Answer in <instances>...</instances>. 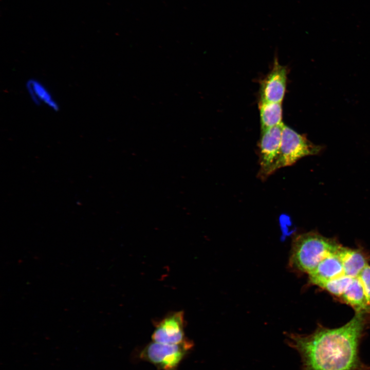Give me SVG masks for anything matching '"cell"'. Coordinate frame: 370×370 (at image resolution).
Returning <instances> with one entry per match:
<instances>
[{
  "label": "cell",
  "instance_id": "obj_1",
  "mask_svg": "<svg viewBox=\"0 0 370 370\" xmlns=\"http://www.w3.org/2000/svg\"><path fill=\"white\" fill-rule=\"evenodd\" d=\"M365 314L356 313L337 328L318 325L309 334L287 333L286 342L300 356L301 370H370L360 356L366 324Z\"/></svg>",
  "mask_w": 370,
  "mask_h": 370
},
{
  "label": "cell",
  "instance_id": "obj_2",
  "mask_svg": "<svg viewBox=\"0 0 370 370\" xmlns=\"http://www.w3.org/2000/svg\"><path fill=\"white\" fill-rule=\"evenodd\" d=\"M341 246L335 239L317 232L298 234L292 240L288 267L292 271L309 274L324 257L337 252Z\"/></svg>",
  "mask_w": 370,
  "mask_h": 370
},
{
  "label": "cell",
  "instance_id": "obj_3",
  "mask_svg": "<svg viewBox=\"0 0 370 370\" xmlns=\"http://www.w3.org/2000/svg\"><path fill=\"white\" fill-rule=\"evenodd\" d=\"M193 347V341L187 338L178 344H164L153 341L141 350L140 357L158 369L176 370L180 362Z\"/></svg>",
  "mask_w": 370,
  "mask_h": 370
},
{
  "label": "cell",
  "instance_id": "obj_4",
  "mask_svg": "<svg viewBox=\"0 0 370 370\" xmlns=\"http://www.w3.org/2000/svg\"><path fill=\"white\" fill-rule=\"evenodd\" d=\"M321 147L311 143L306 137L284 125L280 152L274 172L290 166L305 156L318 154Z\"/></svg>",
  "mask_w": 370,
  "mask_h": 370
},
{
  "label": "cell",
  "instance_id": "obj_5",
  "mask_svg": "<svg viewBox=\"0 0 370 370\" xmlns=\"http://www.w3.org/2000/svg\"><path fill=\"white\" fill-rule=\"evenodd\" d=\"M283 123L262 130L258 145L260 169L258 177L265 180L273 173L279 157L282 141Z\"/></svg>",
  "mask_w": 370,
  "mask_h": 370
},
{
  "label": "cell",
  "instance_id": "obj_6",
  "mask_svg": "<svg viewBox=\"0 0 370 370\" xmlns=\"http://www.w3.org/2000/svg\"><path fill=\"white\" fill-rule=\"evenodd\" d=\"M184 312H172L155 324L152 339L153 341L164 344H178L187 338L184 335Z\"/></svg>",
  "mask_w": 370,
  "mask_h": 370
},
{
  "label": "cell",
  "instance_id": "obj_7",
  "mask_svg": "<svg viewBox=\"0 0 370 370\" xmlns=\"http://www.w3.org/2000/svg\"><path fill=\"white\" fill-rule=\"evenodd\" d=\"M286 82V68L275 61L272 70L262 83L261 101L282 103L285 92Z\"/></svg>",
  "mask_w": 370,
  "mask_h": 370
},
{
  "label": "cell",
  "instance_id": "obj_8",
  "mask_svg": "<svg viewBox=\"0 0 370 370\" xmlns=\"http://www.w3.org/2000/svg\"><path fill=\"white\" fill-rule=\"evenodd\" d=\"M338 251L327 255L319 263L315 269L308 274L310 283L319 286L326 281L344 275L343 264L338 254Z\"/></svg>",
  "mask_w": 370,
  "mask_h": 370
},
{
  "label": "cell",
  "instance_id": "obj_9",
  "mask_svg": "<svg viewBox=\"0 0 370 370\" xmlns=\"http://www.w3.org/2000/svg\"><path fill=\"white\" fill-rule=\"evenodd\" d=\"M27 93L31 101L36 105L44 106L57 111L59 104L47 86L36 78L29 79L25 84Z\"/></svg>",
  "mask_w": 370,
  "mask_h": 370
},
{
  "label": "cell",
  "instance_id": "obj_10",
  "mask_svg": "<svg viewBox=\"0 0 370 370\" xmlns=\"http://www.w3.org/2000/svg\"><path fill=\"white\" fill-rule=\"evenodd\" d=\"M338 254L343 267L344 274L357 278L367 265V259L362 251L341 246Z\"/></svg>",
  "mask_w": 370,
  "mask_h": 370
},
{
  "label": "cell",
  "instance_id": "obj_11",
  "mask_svg": "<svg viewBox=\"0 0 370 370\" xmlns=\"http://www.w3.org/2000/svg\"><path fill=\"white\" fill-rule=\"evenodd\" d=\"M345 303L351 306L356 313L366 314L370 312L368 303L362 285L358 277L354 278L340 297Z\"/></svg>",
  "mask_w": 370,
  "mask_h": 370
},
{
  "label": "cell",
  "instance_id": "obj_12",
  "mask_svg": "<svg viewBox=\"0 0 370 370\" xmlns=\"http://www.w3.org/2000/svg\"><path fill=\"white\" fill-rule=\"evenodd\" d=\"M259 109L262 131L283 123L281 103L261 101Z\"/></svg>",
  "mask_w": 370,
  "mask_h": 370
},
{
  "label": "cell",
  "instance_id": "obj_13",
  "mask_svg": "<svg viewBox=\"0 0 370 370\" xmlns=\"http://www.w3.org/2000/svg\"><path fill=\"white\" fill-rule=\"evenodd\" d=\"M354 278L344 274L326 281L320 284L319 287L325 289L334 296L340 298Z\"/></svg>",
  "mask_w": 370,
  "mask_h": 370
},
{
  "label": "cell",
  "instance_id": "obj_14",
  "mask_svg": "<svg viewBox=\"0 0 370 370\" xmlns=\"http://www.w3.org/2000/svg\"><path fill=\"white\" fill-rule=\"evenodd\" d=\"M363 287L367 301L370 304V266L368 264L358 276Z\"/></svg>",
  "mask_w": 370,
  "mask_h": 370
}]
</instances>
